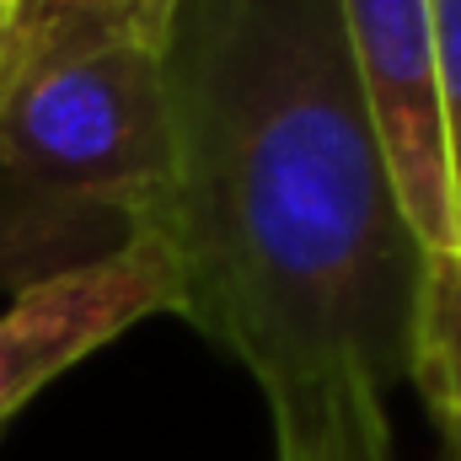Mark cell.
<instances>
[{
  "label": "cell",
  "mask_w": 461,
  "mask_h": 461,
  "mask_svg": "<svg viewBox=\"0 0 461 461\" xmlns=\"http://www.w3.org/2000/svg\"><path fill=\"white\" fill-rule=\"evenodd\" d=\"M172 177L150 215L177 312L268 402L413 381L429 252L370 123L339 0H177Z\"/></svg>",
  "instance_id": "cell-1"
},
{
  "label": "cell",
  "mask_w": 461,
  "mask_h": 461,
  "mask_svg": "<svg viewBox=\"0 0 461 461\" xmlns=\"http://www.w3.org/2000/svg\"><path fill=\"white\" fill-rule=\"evenodd\" d=\"M172 177L161 49L0 32V285L16 295L145 236Z\"/></svg>",
  "instance_id": "cell-2"
},
{
  "label": "cell",
  "mask_w": 461,
  "mask_h": 461,
  "mask_svg": "<svg viewBox=\"0 0 461 461\" xmlns=\"http://www.w3.org/2000/svg\"><path fill=\"white\" fill-rule=\"evenodd\" d=\"M365 92L370 123L392 161L402 210L419 230L424 252L461 247V199L446 140L440 59H435V0H339Z\"/></svg>",
  "instance_id": "cell-3"
},
{
  "label": "cell",
  "mask_w": 461,
  "mask_h": 461,
  "mask_svg": "<svg viewBox=\"0 0 461 461\" xmlns=\"http://www.w3.org/2000/svg\"><path fill=\"white\" fill-rule=\"evenodd\" d=\"M161 312H177V274L156 236L16 290L0 312V424L86 354Z\"/></svg>",
  "instance_id": "cell-4"
},
{
  "label": "cell",
  "mask_w": 461,
  "mask_h": 461,
  "mask_svg": "<svg viewBox=\"0 0 461 461\" xmlns=\"http://www.w3.org/2000/svg\"><path fill=\"white\" fill-rule=\"evenodd\" d=\"M274 461H402L386 397L370 381H333L322 392L268 402Z\"/></svg>",
  "instance_id": "cell-5"
},
{
  "label": "cell",
  "mask_w": 461,
  "mask_h": 461,
  "mask_svg": "<svg viewBox=\"0 0 461 461\" xmlns=\"http://www.w3.org/2000/svg\"><path fill=\"white\" fill-rule=\"evenodd\" d=\"M408 386H419L435 419H461V247L429 258Z\"/></svg>",
  "instance_id": "cell-6"
},
{
  "label": "cell",
  "mask_w": 461,
  "mask_h": 461,
  "mask_svg": "<svg viewBox=\"0 0 461 461\" xmlns=\"http://www.w3.org/2000/svg\"><path fill=\"white\" fill-rule=\"evenodd\" d=\"M172 16L177 0H32L22 22L49 32H81V38H129L167 54Z\"/></svg>",
  "instance_id": "cell-7"
},
{
  "label": "cell",
  "mask_w": 461,
  "mask_h": 461,
  "mask_svg": "<svg viewBox=\"0 0 461 461\" xmlns=\"http://www.w3.org/2000/svg\"><path fill=\"white\" fill-rule=\"evenodd\" d=\"M435 59H440V103H446V140L461 199V0H435Z\"/></svg>",
  "instance_id": "cell-8"
},
{
  "label": "cell",
  "mask_w": 461,
  "mask_h": 461,
  "mask_svg": "<svg viewBox=\"0 0 461 461\" xmlns=\"http://www.w3.org/2000/svg\"><path fill=\"white\" fill-rule=\"evenodd\" d=\"M440 424V461H461V419H435Z\"/></svg>",
  "instance_id": "cell-9"
},
{
  "label": "cell",
  "mask_w": 461,
  "mask_h": 461,
  "mask_svg": "<svg viewBox=\"0 0 461 461\" xmlns=\"http://www.w3.org/2000/svg\"><path fill=\"white\" fill-rule=\"evenodd\" d=\"M27 5H32V0H0V32H5V27H16V22L27 16Z\"/></svg>",
  "instance_id": "cell-10"
}]
</instances>
